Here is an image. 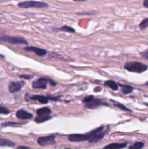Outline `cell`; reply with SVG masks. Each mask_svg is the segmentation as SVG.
Segmentation results:
<instances>
[{
	"instance_id": "obj_1",
	"label": "cell",
	"mask_w": 148,
	"mask_h": 149,
	"mask_svg": "<svg viewBox=\"0 0 148 149\" xmlns=\"http://www.w3.org/2000/svg\"><path fill=\"white\" fill-rule=\"evenodd\" d=\"M104 127H100L97 128V129L94 130L91 132H89L87 134H84V135H79V134H73V135H71L68 136V140L71 142H84L86 141H89L90 138L97 133L100 131L103 130Z\"/></svg>"
},
{
	"instance_id": "obj_2",
	"label": "cell",
	"mask_w": 148,
	"mask_h": 149,
	"mask_svg": "<svg viewBox=\"0 0 148 149\" xmlns=\"http://www.w3.org/2000/svg\"><path fill=\"white\" fill-rule=\"evenodd\" d=\"M83 102L85 103V107L89 109H94L95 108L99 107L102 106H107V103H104L102 100L98 98H95L94 96L89 95L84 97Z\"/></svg>"
},
{
	"instance_id": "obj_3",
	"label": "cell",
	"mask_w": 148,
	"mask_h": 149,
	"mask_svg": "<svg viewBox=\"0 0 148 149\" xmlns=\"http://www.w3.org/2000/svg\"><path fill=\"white\" fill-rule=\"evenodd\" d=\"M125 69L129 72L141 74L147 69V66L139 62H129L125 64Z\"/></svg>"
},
{
	"instance_id": "obj_4",
	"label": "cell",
	"mask_w": 148,
	"mask_h": 149,
	"mask_svg": "<svg viewBox=\"0 0 148 149\" xmlns=\"http://www.w3.org/2000/svg\"><path fill=\"white\" fill-rule=\"evenodd\" d=\"M19 7L22 8H30V7H34V8H44V7H49V4L42 1H26L23 2H20L17 4Z\"/></svg>"
},
{
	"instance_id": "obj_5",
	"label": "cell",
	"mask_w": 148,
	"mask_h": 149,
	"mask_svg": "<svg viewBox=\"0 0 148 149\" xmlns=\"http://www.w3.org/2000/svg\"><path fill=\"white\" fill-rule=\"evenodd\" d=\"M0 41L9 42L12 45H28V42L26 39H23V37H19V36H4L0 37Z\"/></svg>"
},
{
	"instance_id": "obj_6",
	"label": "cell",
	"mask_w": 148,
	"mask_h": 149,
	"mask_svg": "<svg viewBox=\"0 0 148 149\" xmlns=\"http://www.w3.org/2000/svg\"><path fill=\"white\" fill-rule=\"evenodd\" d=\"M48 83H50L52 86L56 85V83L50 79L42 77V78L37 79L36 81H33V84H32V87L34 89H46Z\"/></svg>"
},
{
	"instance_id": "obj_7",
	"label": "cell",
	"mask_w": 148,
	"mask_h": 149,
	"mask_svg": "<svg viewBox=\"0 0 148 149\" xmlns=\"http://www.w3.org/2000/svg\"><path fill=\"white\" fill-rule=\"evenodd\" d=\"M37 143L39 145L42 146H45L52 145V144L55 143V135H49V136L46 137H41L37 139Z\"/></svg>"
},
{
	"instance_id": "obj_8",
	"label": "cell",
	"mask_w": 148,
	"mask_h": 149,
	"mask_svg": "<svg viewBox=\"0 0 148 149\" xmlns=\"http://www.w3.org/2000/svg\"><path fill=\"white\" fill-rule=\"evenodd\" d=\"M23 85H24V81H17V82L12 81L9 84V91L11 93H17L21 90Z\"/></svg>"
},
{
	"instance_id": "obj_9",
	"label": "cell",
	"mask_w": 148,
	"mask_h": 149,
	"mask_svg": "<svg viewBox=\"0 0 148 149\" xmlns=\"http://www.w3.org/2000/svg\"><path fill=\"white\" fill-rule=\"evenodd\" d=\"M107 130L100 131V132H98L97 133H96L95 135H93V136L89 139V142L91 143H94L99 142V141H101V140L102 139L104 136H105V135L107 134Z\"/></svg>"
},
{
	"instance_id": "obj_10",
	"label": "cell",
	"mask_w": 148,
	"mask_h": 149,
	"mask_svg": "<svg viewBox=\"0 0 148 149\" xmlns=\"http://www.w3.org/2000/svg\"><path fill=\"white\" fill-rule=\"evenodd\" d=\"M27 51H30V52H34L35 54H36L37 55L40 57H43L47 53L46 50L44 49H41V48L39 47H27L24 48Z\"/></svg>"
},
{
	"instance_id": "obj_11",
	"label": "cell",
	"mask_w": 148,
	"mask_h": 149,
	"mask_svg": "<svg viewBox=\"0 0 148 149\" xmlns=\"http://www.w3.org/2000/svg\"><path fill=\"white\" fill-rule=\"evenodd\" d=\"M16 116H17V117L18 118V119H24V120L31 119V118L33 117V115H32L31 113H28V112H27L25 110H22V109L17 111V113H16Z\"/></svg>"
},
{
	"instance_id": "obj_12",
	"label": "cell",
	"mask_w": 148,
	"mask_h": 149,
	"mask_svg": "<svg viewBox=\"0 0 148 149\" xmlns=\"http://www.w3.org/2000/svg\"><path fill=\"white\" fill-rule=\"evenodd\" d=\"M30 99L33 100L39 101V103H43V104H46V103H47L48 102H49V100L52 98L46 97V96H44V95H33L32 96V97H30Z\"/></svg>"
},
{
	"instance_id": "obj_13",
	"label": "cell",
	"mask_w": 148,
	"mask_h": 149,
	"mask_svg": "<svg viewBox=\"0 0 148 149\" xmlns=\"http://www.w3.org/2000/svg\"><path fill=\"white\" fill-rule=\"evenodd\" d=\"M51 113H52V111L48 107L41 108V109H39L36 111L37 116H49Z\"/></svg>"
},
{
	"instance_id": "obj_14",
	"label": "cell",
	"mask_w": 148,
	"mask_h": 149,
	"mask_svg": "<svg viewBox=\"0 0 148 149\" xmlns=\"http://www.w3.org/2000/svg\"><path fill=\"white\" fill-rule=\"evenodd\" d=\"M127 146V143H111L104 147V149H122Z\"/></svg>"
},
{
	"instance_id": "obj_15",
	"label": "cell",
	"mask_w": 148,
	"mask_h": 149,
	"mask_svg": "<svg viewBox=\"0 0 148 149\" xmlns=\"http://www.w3.org/2000/svg\"><path fill=\"white\" fill-rule=\"evenodd\" d=\"M53 31H55L68 32V33H75V30L73 28L68 26H64L61 28H58V29H53Z\"/></svg>"
},
{
	"instance_id": "obj_16",
	"label": "cell",
	"mask_w": 148,
	"mask_h": 149,
	"mask_svg": "<svg viewBox=\"0 0 148 149\" xmlns=\"http://www.w3.org/2000/svg\"><path fill=\"white\" fill-rule=\"evenodd\" d=\"M15 143L12 141H10L8 139H5V138H0V146H8L12 147L14 146Z\"/></svg>"
},
{
	"instance_id": "obj_17",
	"label": "cell",
	"mask_w": 148,
	"mask_h": 149,
	"mask_svg": "<svg viewBox=\"0 0 148 149\" xmlns=\"http://www.w3.org/2000/svg\"><path fill=\"white\" fill-rule=\"evenodd\" d=\"M104 85L107 86L110 88H111L113 90H117L118 89V85L115 81H113V80H108L104 82Z\"/></svg>"
},
{
	"instance_id": "obj_18",
	"label": "cell",
	"mask_w": 148,
	"mask_h": 149,
	"mask_svg": "<svg viewBox=\"0 0 148 149\" xmlns=\"http://www.w3.org/2000/svg\"><path fill=\"white\" fill-rule=\"evenodd\" d=\"M50 119H52V116H36V119H35V122H37V123H42V122H44L46 121L49 120Z\"/></svg>"
},
{
	"instance_id": "obj_19",
	"label": "cell",
	"mask_w": 148,
	"mask_h": 149,
	"mask_svg": "<svg viewBox=\"0 0 148 149\" xmlns=\"http://www.w3.org/2000/svg\"><path fill=\"white\" fill-rule=\"evenodd\" d=\"M120 87H122V92L124 94H129L131 92L133 91V87L129 85H123V84H120Z\"/></svg>"
},
{
	"instance_id": "obj_20",
	"label": "cell",
	"mask_w": 148,
	"mask_h": 149,
	"mask_svg": "<svg viewBox=\"0 0 148 149\" xmlns=\"http://www.w3.org/2000/svg\"><path fill=\"white\" fill-rule=\"evenodd\" d=\"M111 101L114 103V106H116V107H118V109H121V110H124V111H131L130 109H128V108L126 107L125 106H123V104H120V103H118V102H116V101H113V100H111Z\"/></svg>"
},
{
	"instance_id": "obj_21",
	"label": "cell",
	"mask_w": 148,
	"mask_h": 149,
	"mask_svg": "<svg viewBox=\"0 0 148 149\" xmlns=\"http://www.w3.org/2000/svg\"><path fill=\"white\" fill-rule=\"evenodd\" d=\"M139 28L142 30H144V29H146L148 28V18L145 19V20H142V22L139 24Z\"/></svg>"
},
{
	"instance_id": "obj_22",
	"label": "cell",
	"mask_w": 148,
	"mask_h": 149,
	"mask_svg": "<svg viewBox=\"0 0 148 149\" xmlns=\"http://www.w3.org/2000/svg\"><path fill=\"white\" fill-rule=\"evenodd\" d=\"M144 147V143L142 142H137L133 146L129 147V149H142Z\"/></svg>"
},
{
	"instance_id": "obj_23",
	"label": "cell",
	"mask_w": 148,
	"mask_h": 149,
	"mask_svg": "<svg viewBox=\"0 0 148 149\" xmlns=\"http://www.w3.org/2000/svg\"><path fill=\"white\" fill-rule=\"evenodd\" d=\"M10 112V111L7 109V108H4V107L0 108V113H1V114H9Z\"/></svg>"
},
{
	"instance_id": "obj_24",
	"label": "cell",
	"mask_w": 148,
	"mask_h": 149,
	"mask_svg": "<svg viewBox=\"0 0 148 149\" xmlns=\"http://www.w3.org/2000/svg\"><path fill=\"white\" fill-rule=\"evenodd\" d=\"M141 55H142V58H145V59L148 60V50L145 51V52H142V54H141Z\"/></svg>"
},
{
	"instance_id": "obj_25",
	"label": "cell",
	"mask_w": 148,
	"mask_h": 149,
	"mask_svg": "<svg viewBox=\"0 0 148 149\" xmlns=\"http://www.w3.org/2000/svg\"><path fill=\"white\" fill-rule=\"evenodd\" d=\"M20 77L21 79H30L32 78V76L29 75H20Z\"/></svg>"
},
{
	"instance_id": "obj_26",
	"label": "cell",
	"mask_w": 148,
	"mask_h": 149,
	"mask_svg": "<svg viewBox=\"0 0 148 149\" xmlns=\"http://www.w3.org/2000/svg\"><path fill=\"white\" fill-rule=\"evenodd\" d=\"M143 6L145 7H147V8H148V0H145V1H144Z\"/></svg>"
},
{
	"instance_id": "obj_27",
	"label": "cell",
	"mask_w": 148,
	"mask_h": 149,
	"mask_svg": "<svg viewBox=\"0 0 148 149\" xmlns=\"http://www.w3.org/2000/svg\"><path fill=\"white\" fill-rule=\"evenodd\" d=\"M17 149H32L31 148H29V147L27 146H19Z\"/></svg>"
},
{
	"instance_id": "obj_28",
	"label": "cell",
	"mask_w": 148,
	"mask_h": 149,
	"mask_svg": "<svg viewBox=\"0 0 148 149\" xmlns=\"http://www.w3.org/2000/svg\"><path fill=\"white\" fill-rule=\"evenodd\" d=\"M97 91H101V88H98V87H96L94 89V92H97Z\"/></svg>"
},
{
	"instance_id": "obj_29",
	"label": "cell",
	"mask_w": 148,
	"mask_h": 149,
	"mask_svg": "<svg viewBox=\"0 0 148 149\" xmlns=\"http://www.w3.org/2000/svg\"><path fill=\"white\" fill-rule=\"evenodd\" d=\"M65 149H70V148H65Z\"/></svg>"
}]
</instances>
